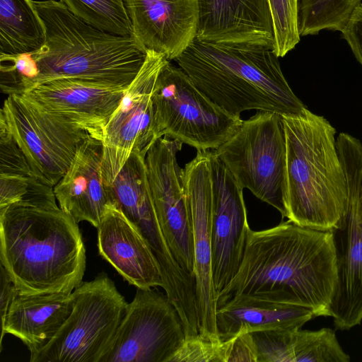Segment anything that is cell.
I'll use <instances>...</instances> for the list:
<instances>
[{
  "label": "cell",
  "mask_w": 362,
  "mask_h": 362,
  "mask_svg": "<svg viewBox=\"0 0 362 362\" xmlns=\"http://www.w3.org/2000/svg\"><path fill=\"white\" fill-rule=\"evenodd\" d=\"M0 262L24 293H72L83 282L82 235L53 187L33 177L22 199L0 207Z\"/></svg>",
  "instance_id": "6da1fadb"
},
{
  "label": "cell",
  "mask_w": 362,
  "mask_h": 362,
  "mask_svg": "<svg viewBox=\"0 0 362 362\" xmlns=\"http://www.w3.org/2000/svg\"><path fill=\"white\" fill-rule=\"evenodd\" d=\"M337 283L333 230L300 226L288 220L249 231L237 274L217 296V307L240 294L275 291L329 316Z\"/></svg>",
  "instance_id": "7a4b0ae2"
},
{
  "label": "cell",
  "mask_w": 362,
  "mask_h": 362,
  "mask_svg": "<svg viewBox=\"0 0 362 362\" xmlns=\"http://www.w3.org/2000/svg\"><path fill=\"white\" fill-rule=\"evenodd\" d=\"M274 49L195 39L175 61L195 86L228 114L256 110L294 115L305 105L287 83Z\"/></svg>",
  "instance_id": "3957f363"
},
{
  "label": "cell",
  "mask_w": 362,
  "mask_h": 362,
  "mask_svg": "<svg viewBox=\"0 0 362 362\" xmlns=\"http://www.w3.org/2000/svg\"><path fill=\"white\" fill-rule=\"evenodd\" d=\"M286 140L285 217L320 230L340 227L347 211L344 168L335 129L305 108L282 116Z\"/></svg>",
  "instance_id": "277c9868"
},
{
  "label": "cell",
  "mask_w": 362,
  "mask_h": 362,
  "mask_svg": "<svg viewBox=\"0 0 362 362\" xmlns=\"http://www.w3.org/2000/svg\"><path fill=\"white\" fill-rule=\"evenodd\" d=\"M33 2L46 34L45 45L31 54L37 69L34 87L57 78L129 86L147 55L134 36L98 29L75 16L61 1Z\"/></svg>",
  "instance_id": "5b68a950"
},
{
  "label": "cell",
  "mask_w": 362,
  "mask_h": 362,
  "mask_svg": "<svg viewBox=\"0 0 362 362\" xmlns=\"http://www.w3.org/2000/svg\"><path fill=\"white\" fill-rule=\"evenodd\" d=\"M152 99L160 136L178 140L197 151L217 149L243 122L213 103L180 67L169 61L158 74Z\"/></svg>",
  "instance_id": "8992f818"
},
{
  "label": "cell",
  "mask_w": 362,
  "mask_h": 362,
  "mask_svg": "<svg viewBox=\"0 0 362 362\" xmlns=\"http://www.w3.org/2000/svg\"><path fill=\"white\" fill-rule=\"evenodd\" d=\"M73 309L50 341L30 362H99L120 324L127 305L105 273L72 292Z\"/></svg>",
  "instance_id": "52a82bcc"
},
{
  "label": "cell",
  "mask_w": 362,
  "mask_h": 362,
  "mask_svg": "<svg viewBox=\"0 0 362 362\" xmlns=\"http://www.w3.org/2000/svg\"><path fill=\"white\" fill-rule=\"evenodd\" d=\"M214 151L243 189L285 217L286 147L281 115L257 111Z\"/></svg>",
  "instance_id": "ba28073f"
},
{
  "label": "cell",
  "mask_w": 362,
  "mask_h": 362,
  "mask_svg": "<svg viewBox=\"0 0 362 362\" xmlns=\"http://www.w3.org/2000/svg\"><path fill=\"white\" fill-rule=\"evenodd\" d=\"M0 119L23 151L33 176L53 187L66 173L78 147L90 136L22 95H8Z\"/></svg>",
  "instance_id": "9c48e42d"
},
{
  "label": "cell",
  "mask_w": 362,
  "mask_h": 362,
  "mask_svg": "<svg viewBox=\"0 0 362 362\" xmlns=\"http://www.w3.org/2000/svg\"><path fill=\"white\" fill-rule=\"evenodd\" d=\"M185 339L180 315L166 293L137 288L99 362H170Z\"/></svg>",
  "instance_id": "30bf717a"
},
{
  "label": "cell",
  "mask_w": 362,
  "mask_h": 362,
  "mask_svg": "<svg viewBox=\"0 0 362 362\" xmlns=\"http://www.w3.org/2000/svg\"><path fill=\"white\" fill-rule=\"evenodd\" d=\"M168 61L163 54L147 50L142 67L104 128L102 177L105 188L112 183L132 151L146 157L160 138L152 95L158 74Z\"/></svg>",
  "instance_id": "8fae6325"
},
{
  "label": "cell",
  "mask_w": 362,
  "mask_h": 362,
  "mask_svg": "<svg viewBox=\"0 0 362 362\" xmlns=\"http://www.w3.org/2000/svg\"><path fill=\"white\" fill-rule=\"evenodd\" d=\"M182 146L178 140L160 137L148 151L145 163L153 202L165 240L178 264L194 276L192 226L185 171L177 161Z\"/></svg>",
  "instance_id": "7c38bea8"
},
{
  "label": "cell",
  "mask_w": 362,
  "mask_h": 362,
  "mask_svg": "<svg viewBox=\"0 0 362 362\" xmlns=\"http://www.w3.org/2000/svg\"><path fill=\"white\" fill-rule=\"evenodd\" d=\"M185 182L191 215L194 276L195 279L199 335L219 338L216 325V293L212 276V180L210 151H197L186 164Z\"/></svg>",
  "instance_id": "4fadbf2b"
},
{
  "label": "cell",
  "mask_w": 362,
  "mask_h": 362,
  "mask_svg": "<svg viewBox=\"0 0 362 362\" xmlns=\"http://www.w3.org/2000/svg\"><path fill=\"white\" fill-rule=\"evenodd\" d=\"M347 189V211L340 227L333 230L337 264V283L329 308L335 327L349 330L362 320V223L360 197L362 161L343 164Z\"/></svg>",
  "instance_id": "5bb4252c"
},
{
  "label": "cell",
  "mask_w": 362,
  "mask_h": 362,
  "mask_svg": "<svg viewBox=\"0 0 362 362\" xmlns=\"http://www.w3.org/2000/svg\"><path fill=\"white\" fill-rule=\"evenodd\" d=\"M212 180V276L218 293L238 272L250 230L243 189L231 172L210 151Z\"/></svg>",
  "instance_id": "9a60e30c"
},
{
  "label": "cell",
  "mask_w": 362,
  "mask_h": 362,
  "mask_svg": "<svg viewBox=\"0 0 362 362\" xmlns=\"http://www.w3.org/2000/svg\"><path fill=\"white\" fill-rule=\"evenodd\" d=\"M127 88L73 78L40 83L22 95L43 110L102 140L103 130Z\"/></svg>",
  "instance_id": "2e32d148"
},
{
  "label": "cell",
  "mask_w": 362,
  "mask_h": 362,
  "mask_svg": "<svg viewBox=\"0 0 362 362\" xmlns=\"http://www.w3.org/2000/svg\"><path fill=\"white\" fill-rule=\"evenodd\" d=\"M106 191L110 202L120 209L148 242L159 264L163 279L171 281L179 276L182 269L175 259L159 223L145 157L132 151Z\"/></svg>",
  "instance_id": "e0dca14e"
},
{
  "label": "cell",
  "mask_w": 362,
  "mask_h": 362,
  "mask_svg": "<svg viewBox=\"0 0 362 362\" xmlns=\"http://www.w3.org/2000/svg\"><path fill=\"white\" fill-rule=\"evenodd\" d=\"M134 35L146 50L175 60L195 39L198 0H124Z\"/></svg>",
  "instance_id": "ac0fdd59"
},
{
  "label": "cell",
  "mask_w": 362,
  "mask_h": 362,
  "mask_svg": "<svg viewBox=\"0 0 362 362\" xmlns=\"http://www.w3.org/2000/svg\"><path fill=\"white\" fill-rule=\"evenodd\" d=\"M98 229V248L129 284L148 289L164 282L159 264L139 229L114 203L107 205Z\"/></svg>",
  "instance_id": "d6986e66"
},
{
  "label": "cell",
  "mask_w": 362,
  "mask_h": 362,
  "mask_svg": "<svg viewBox=\"0 0 362 362\" xmlns=\"http://www.w3.org/2000/svg\"><path fill=\"white\" fill-rule=\"evenodd\" d=\"M196 38L274 49L273 21L268 0H198Z\"/></svg>",
  "instance_id": "ffe728a7"
},
{
  "label": "cell",
  "mask_w": 362,
  "mask_h": 362,
  "mask_svg": "<svg viewBox=\"0 0 362 362\" xmlns=\"http://www.w3.org/2000/svg\"><path fill=\"white\" fill-rule=\"evenodd\" d=\"M314 317L282 293L267 291L232 297L217 307L216 325L218 337L226 340L240 332L300 329Z\"/></svg>",
  "instance_id": "44dd1931"
},
{
  "label": "cell",
  "mask_w": 362,
  "mask_h": 362,
  "mask_svg": "<svg viewBox=\"0 0 362 362\" xmlns=\"http://www.w3.org/2000/svg\"><path fill=\"white\" fill-rule=\"evenodd\" d=\"M103 154L102 140L90 136L54 187L58 204L64 212L78 223L86 221L96 228L110 202L102 177Z\"/></svg>",
  "instance_id": "7402d4cb"
},
{
  "label": "cell",
  "mask_w": 362,
  "mask_h": 362,
  "mask_svg": "<svg viewBox=\"0 0 362 362\" xmlns=\"http://www.w3.org/2000/svg\"><path fill=\"white\" fill-rule=\"evenodd\" d=\"M74 306L72 293H24L13 298L1 326V351L6 334L23 342L34 355L55 336Z\"/></svg>",
  "instance_id": "603a6c76"
},
{
  "label": "cell",
  "mask_w": 362,
  "mask_h": 362,
  "mask_svg": "<svg viewBox=\"0 0 362 362\" xmlns=\"http://www.w3.org/2000/svg\"><path fill=\"white\" fill-rule=\"evenodd\" d=\"M45 40L32 0H0V57L35 53Z\"/></svg>",
  "instance_id": "cb8c5ba5"
},
{
  "label": "cell",
  "mask_w": 362,
  "mask_h": 362,
  "mask_svg": "<svg viewBox=\"0 0 362 362\" xmlns=\"http://www.w3.org/2000/svg\"><path fill=\"white\" fill-rule=\"evenodd\" d=\"M77 17L105 32L134 36L124 0H61Z\"/></svg>",
  "instance_id": "d4e9b609"
},
{
  "label": "cell",
  "mask_w": 362,
  "mask_h": 362,
  "mask_svg": "<svg viewBox=\"0 0 362 362\" xmlns=\"http://www.w3.org/2000/svg\"><path fill=\"white\" fill-rule=\"evenodd\" d=\"M274 29V51L285 56L300 42L298 28V0H268Z\"/></svg>",
  "instance_id": "484cf974"
},
{
  "label": "cell",
  "mask_w": 362,
  "mask_h": 362,
  "mask_svg": "<svg viewBox=\"0 0 362 362\" xmlns=\"http://www.w3.org/2000/svg\"><path fill=\"white\" fill-rule=\"evenodd\" d=\"M37 76L31 54L0 57V87L2 93L23 95L34 87Z\"/></svg>",
  "instance_id": "4316f807"
},
{
  "label": "cell",
  "mask_w": 362,
  "mask_h": 362,
  "mask_svg": "<svg viewBox=\"0 0 362 362\" xmlns=\"http://www.w3.org/2000/svg\"><path fill=\"white\" fill-rule=\"evenodd\" d=\"M230 339L186 338L170 362H228Z\"/></svg>",
  "instance_id": "83f0119b"
},
{
  "label": "cell",
  "mask_w": 362,
  "mask_h": 362,
  "mask_svg": "<svg viewBox=\"0 0 362 362\" xmlns=\"http://www.w3.org/2000/svg\"><path fill=\"white\" fill-rule=\"evenodd\" d=\"M0 176L34 177L23 151L2 119H0Z\"/></svg>",
  "instance_id": "f1b7e54d"
},
{
  "label": "cell",
  "mask_w": 362,
  "mask_h": 362,
  "mask_svg": "<svg viewBox=\"0 0 362 362\" xmlns=\"http://www.w3.org/2000/svg\"><path fill=\"white\" fill-rule=\"evenodd\" d=\"M230 339L228 362H258L257 346L250 332H240Z\"/></svg>",
  "instance_id": "f546056e"
},
{
  "label": "cell",
  "mask_w": 362,
  "mask_h": 362,
  "mask_svg": "<svg viewBox=\"0 0 362 362\" xmlns=\"http://www.w3.org/2000/svg\"><path fill=\"white\" fill-rule=\"evenodd\" d=\"M341 33L355 58L362 66V3L355 8Z\"/></svg>",
  "instance_id": "4dcf8cb0"
},
{
  "label": "cell",
  "mask_w": 362,
  "mask_h": 362,
  "mask_svg": "<svg viewBox=\"0 0 362 362\" xmlns=\"http://www.w3.org/2000/svg\"><path fill=\"white\" fill-rule=\"evenodd\" d=\"M32 177L0 176V207L22 199L28 192Z\"/></svg>",
  "instance_id": "1f68e13d"
},
{
  "label": "cell",
  "mask_w": 362,
  "mask_h": 362,
  "mask_svg": "<svg viewBox=\"0 0 362 362\" xmlns=\"http://www.w3.org/2000/svg\"><path fill=\"white\" fill-rule=\"evenodd\" d=\"M0 314L1 326H2L5 322L9 307L19 290L1 264H0Z\"/></svg>",
  "instance_id": "d6a6232c"
},
{
  "label": "cell",
  "mask_w": 362,
  "mask_h": 362,
  "mask_svg": "<svg viewBox=\"0 0 362 362\" xmlns=\"http://www.w3.org/2000/svg\"><path fill=\"white\" fill-rule=\"evenodd\" d=\"M360 217H361V221L362 223V191H361V197H360Z\"/></svg>",
  "instance_id": "836d02e7"
}]
</instances>
